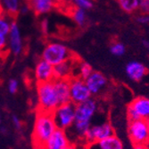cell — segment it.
Returning a JSON list of instances; mask_svg holds the SVG:
<instances>
[{"mask_svg":"<svg viewBox=\"0 0 149 149\" xmlns=\"http://www.w3.org/2000/svg\"><path fill=\"white\" fill-rule=\"evenodd\" d=\"M57 129L51 113L38 111L36 115L32 139L36 149H40Z\"/></svg>","mask_w":149,"mask_h":149,"instance_id":"1","label":"cell"},{"mask_svg":"<svg viewBox=\"0 0 149 149\" xmlns=\"http://www.w3.org/2000/svg\"><path fill=\"white\" fill-rule=\"evenodd\" d=\"M38 110L46 113H53L60 105L53 81L38 83Z\"/></svg>","mask_w":149,"mask_h":149,"instance_id":"2","label":"cell"},{"mask_svg":"<svg viewBox=\"0 0 149 149\" xmlns=\"http://www.w3.org/2000/svg\"><path fill=\"white\" fill-rule=\"evenodd\" d=\"M72 58H73V55L69 47L57 41L47 43L44 47L41 54V59L47 61L53 66H56Z\"/></svg>","mask_w":149,"mask_h":149,"instance_id":"3","label":"cell"},{"mask_svg":"<svg viewBox=\"0 0 149 149\" xmlns=\"http://www.w3.org/2000/svg\"><path fill=\"white\" fill-rule=\"evenodd\" d=\"M75 108L76 105L72 102L60 104L52 113L57 129L67 130L75 120Z\"/></svg>","mask_w":149,"mask_h":149,"instance_id":"4","label":"cell"},{"mask_svg":"<svg viewBox=\"0 0 149 149\" xmlns=\"http://www.w3.org/2000/svg\"><path fill=\"white\" fill-rule=\"evenodd\" d=\"M128 134L133 145H147L149 143V130L145 120L130 121Z\"/></svg>","mask_w":149,"mask_h":149,"instance_id":"5","label":"cell"},{"mask_svg":"<svg viewBox=\"0 0 149 149\" xmlns=\"http://www.w3.org/2000/svg\"><path fill=\"white\" fill-rule=\"evenodd\" d=\"M69 81L71 102L72 104L77 105L91 98L92 95L84 79L79 77H72L69 79Z\"/></svg>","mask_w":149,"mask_h":149,"instance_id":"6","label":"cell"},{"mask_svg":"<svg viewBox=\"0 0 149 149\" xmlns=\"http://www.w3.org/2000/svg\"><path fill=\"white\" fill-rule=\"evenodd\" d=\"M127 116L130 121L146 120L149 118V98L145 97L135 98L127 108Z\"/></svg>","mask_w":149,"mask_h":149,"instance_id":"7","label":"cell"},{"mask_svg":"<svg viewBox=\"0 0 149 149\" xmlns=\"http://www.w3.org/2000/svg\"><path fill=\"white\" fill-rule=\"evenodd\" d=\"M113 135H115L113 127L109 121H105V123H103L91 125L86 134L84 140L88 144L104 139L106 138L113 136Z\"/></svg>","mask_w":149,"mask_h":149,"instance_id":"8","label":"cell"},{"mask_svg":"<svg viewBox=\"0 0 149 149\" xmlns=\"http://www.w3.org/2000/svg\"><path fill=\"white\" fill-rule=\"evenodd\" d=\"M98 105L97 101L89 98L88 100L79 104L75 108V120L79 123H91V120L97 113Z\"/></svg>","mask_w":149,"mask_h":149,"instance_id":"9","label":"cell"},{"mask_svg":"<svg viewBox=\"0 0 149 149\" xmlns=\"http://www.w3.org/2000/svg\"><path fill=\"white\" fill-rule=\"evenodd\" d=\"M7 47L12 55L18 56L23 51V41L20 27L15 21L7 36Z\"/></svg>","mask_w":149,"mask_h":149,"instance_id":"10","label":"cell"},{"mask_svg":"<svg viewBox=\"0 0 149 149\" xmlns=\"http://www.w3.org/2000/svg\"><path fill=\"white\" fill-rule=\"evenodd\" d=\"M70 145L71 141L68 139L66 131L56 129L40 149H67Z\"/></svg>","mask_w":149,"mask_h":149,"instance_id":"11","label":"cell"},{"mask_svg":"<svg viewBox=\"0 0 149 149\" xmlns=\"http://www.w3.org/2000/svg\"><path fill=\"white\" fill-rule=\"evenodd\" d=\"M34 75L38 83H44V82L53 81L55 79V76H54V66L49 63H47V61L40 58L36 63Z\"/></svg>","mask_w":149,"mask_h":149,"instance_id":"12","label":"cell"},{"mask_svg":"<svg viewBox=\"0 0 149 149\" xmlns=\"http://www.w3.org/2000/svg\"><path fill=\"white\" fill-rule=\"evenodd\" d=\"M92 96L99 95L107 86V79L100 72L93 71V72L85 79Z\"/></svg>","mask_w":149,"mask_h":149,"instance_id":"13","label":"cell"},{"mask_svg":"<svg viewBox=\"0 0 149 149\" xmlns=\"http://www.w3.org/2000/svg\"><path fill=\"white\" fill-rule=\"evenodd\" d=\"M58 101L60 104L71 102L70 96V81L68 79H55L53 80Z\"/></svg>","mask_w":149,"mask_h":149,"instance_id":"14","label":"cell"},{"mask_svg":"<svg viewBox=\"0 0 149 149\" xmlns=\"http://www.w3.org/2000/svg\"><path fill=\"white\" fill-rule=\"evenodd\" d=\"M86 149H123V144L115 135L102 140L87 144Z\"/></svg>","mask_w":149,"mask_h":149,"instance_id":"15","label":"cell"},{"mask_svg":"<svg viewBox=\"0 0 149 149\" xmlns=\"http://www.w3.org/2000/svg\"><path fill=\"white\" fill-rule=\"evenodd\" d=\"M27 5L37 15H47L57 6L53 0H27Z\"/></svg>","mask_w":149,"mask_h":149,"instance_id":"16","label":"cell"},{"mask_svg":"<svg viewBox=\"0 0 149 149\" xmlns=\"http://www.w3.org/2000/svg\"><path fill=\"white\" fill-rule=\"evenodd\" d=\"M74 57L63 62L56 66H54V76L55 79H71L72 77L75 68Z\"/></svg>","mask_w":149,"mask_h":149,"instance_id":"17","label":"cell"},{"mask_svg":"<svg viewBox=\"0 0 149 149\" xmlns=\"http://www.w3.org/2000/svg\"><path fill=\"white\" fill-rule=\"evenodd\" d=\"M127 76L133 81H140L147 73L146 66L139 62H130L125 68Z\"/></svg>","mask_w":149,"mask_h":149,"instance_id":"18","label":"cell"},{"mask_svg":"<svg viewBox=\"0 0 149 149\" xmlns=\"http://www.w3.org/2000/svg\"><path fill=\"white\" fill-rule=\"evenodd\" d=\"M22 5V0H0V6L4 13L13 17L20 13Z\"/></svg>","mask_w":149,"mask_h":149,"instance_id":"19","label":"cell"},{"mask_svg":"<svg viewBox=\"0 0 149 149\" xmlns=\"http://www.w3.org/2000/svg\"><path fill=\"white\" fill-rule=\"evenodd\" d=\"M13 22H15V17L7 13H4V15L0 16V36L7 38Z\"/></svg>","mask_w":149,"mask_h":149,"instance_id":"20","label":"cell"},{"mask_svg":"<svg viewBox=\"0 0 149 149\" xmlns=\"http://www.w3.org/2000/svg\"><path fill=\"white\" fill-rule=\"evenodd\" d=\"M72 18L79 26H84L87 22V11L82 8L74 7L72 11Z\"/></svg>","mask_w":149,"mask_h":149,"instance_id":"21","label":"cell"},{"mask_svg":"<svg viewBox=\"0 0 149 149\" xmlns=\"http://www.w3.org/2000/svg\"><path fill=\"white\" fill-rule=\"evenodd\" d=\"M120 7L126 13H133L139 6L140 0H117Z\"/></svg>","mask_w":149,"mask_h":149,"instance_id":"22","label":"cell"},{"mask_svg":"<svg viewBox=\"0 0 149 149\" xmlns=\"http://www.w3.org/2000/svg\"><path fill=\"white\" fill-rule=\"evenodd\" d=\"M76 66L78 69V74L76 75V77H79L84 80L93 72L91 65L86 62H79L76 64Z\"/></svg>","mask_w":149,"mask_h":149,"instance_id":"23","label":"cell"},{"mask_svg":"<svg viewBox=\"0 0 149 149\" xmlns=\"http://www.w3.org/2000/svg\"><path fill=\"white\" fill-rule=\"evenodd\" d=\"M110 51L111 53L113 54V56H120L124 55V53L126 51V48H125V46L120 43V42H115V43H113L111 47H110Z\"/></svg>","mask_w":149,"mask_h":149,"instance_id":"24","label":"cell"},{"mask_svg":"<svg viewBox=\"0 0 149 149\" xmlns=\"http://www.w3.org/2000/svg\"><path fill=\"white\" fill-rule=\"evenodd\" d=\"M70 1L73 4L75 7L82 8L86 11L91 9L93 6V3L91 0H70Z\"/></svg>","mask_w":149,"mask_h":149,"instance_id":"25","label":"cell"},{"mask_svg":"<svg viewBox=\"0 0 149 149\" xmlns=\"http://www.w3.org/2000/svg\"><path fill=\"white\" fill-rule=\"evenodd\" d=\"M19 88V82L15 79H12L8 82V90L11 94H15Z\"/></svg>","mask_w":149,"mask_h":149,"instance_id":"26","label":"cell"},{"mask_svg":"<svg viewBox=\"0 0 149 149\" xmlns=\"http://www.w3.org/2000/svg\"><path fill=\"white\" fill-rule=\"evenodd\" d=\"M139 10L141 12V13L149 15V0H140Z\"/></svg>","mask_w":149,"mask_h":149,"instance_id":"27","label":"cell"},{"mask_svg":"<svg viewBox=\"0 0 149 149\" xmlns=\"http://www.w3.org/2000/svg\"><path fill=\"white\" fill-rule=\"evenodd\" d=\"M7 48V38L0 36V55L6 51Z\"/></svg>","mask_w":149,"mask_h":149,"instance_id":"28","label":"cell"},{"mask_svg":"<svg viewBox=\"0 0 149 149\" xmlns=\"http://www.w3.org/2000/svg\"><path fill=\"white\" fill-rule=\"evenodd\" d=\"M138 22L142 23V24H146L149 23V15H145V13H141V15H139L137 18Z\"/></svg>","mask_w":149,"mask_h":149,"instance_id":"29","label":"cell"},{"mask_svg":"<svg viewBox=\"0 0 149 149\" xmlns=\"http://www.w3.org/2000/svg\"><path fill=\"white\" fill-rule=\"evenodd\" d=\"M12 120H13V125H15V127L16 128V129H21L22 128V120L19 119V117L18 116H16V115H13V117H12Z\"/></svg>","mask_w":149,"mask_h":149,"instance_id":"30","label":"cell"},{"mask_svg":"<svg viewBox=\"0 0 149 149\" xmlns=\"http://www.w3.org/2000/svg\"><path fill=\"white\" fill-rule=\"evenodd\" d=\"M29 10H31V9H30L29 6L26 4V5H22L21 9H20V12L22 13H27L29 12Z\"/></svg>","mask_w":149,"mask_h":149,"instance_id":"31","label":"cell"},{"mask_svg":"<svg viewBox=\"0 0 149 149\" xmlns=\"http://www.w3.org/2000/svg\"><path fill=\"white\" fill-rule=\"evenodd\" d=\"M133 149H148L146 145H134Z\"/></svg>","mask_w":149,"mask_h":149,"instance_id":"32","label":"cell"},{"mask_svg":"<svg viewBox=\"0 0 149 149\" xmlns=\"http://www.w3.org/2000/svg\"><path fill=\"white\" fill-rule=\"evenodd\" d=\"M65 1H66V0H53V2L55 3L56 6H58V5H62V4H63Z\"/></svg>","mask_w":149,"mask_h":149,"instance_id":"33","label":"cell"},{"mask_svg":"<svg viewBox=\"0 0 149 149\" xmlns=\"http://www.w3.org/2000/svg\"><path fill=\"white\" fill-rule=\"evenodd\" d=\"M142 43H143V46H144L146 48L149 49V40H146V39H144L143 41H142Z\"/></svg>","mask_w":149,"mask_h":149,"instance_id":"34","label":"cell"},{"mask_svg":"<svg viewBox=\"0 0 149 149\" xmlns=\"http://www.w3.org/2000/svg\"><path fill=\"white\" fill-rule=\"evenodd\" d=\"M4 15V11H3V9H2V7L0 6V16H2Z\"/></svg>","mask_w":149,"mask_h":149,"instance_id":"35","label":"cell"},{"mask_svg":"<svg viewBox=\"0 0 149 149\" xmlns=\"http://www.w3.org/2000/svg\"><path fill=\"white\" fill-rule=\"evenodd\" d=\"M146 124H147V127H148V130H149V118L146 120Z\"/></svg>","mask_w":149,"mask_h":149,"instance_id":"36","label":"cell"}]
</instances>
